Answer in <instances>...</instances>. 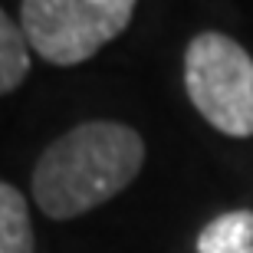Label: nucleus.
I'll return each mask as SVG.
<instances>
[{
	"label": "nucleus",
	"mask_w": 253,
	"mask_h": 253,
	"mask_svg": "<svg viewBox=\"0 0 253 253\" xmlns=\"http://www.w3.org/2000/svg\"><path fill=\"white\" fill-rule=\"evenodd\" d=\"M30 76V43L20 23L0 7V95H10Z\"/></svg>",
	"instance_id": "nucleus-6"
},
{
	"label": "nucleus",
	"mask_w": 253,
	"mask_h": 253,
	"mask_svg": "<svg viewBox=\"0 0 253 253\" xmlns=\"http://www.w3.org/2000/svg\"><path fill=\"white\" fill-rule=\"evenodd\" d=\"M33 224L30 207L13 184L0 181V253H33Z\"/></svg>",
	"instance_id": "nucleus-5"
},
{
	"label": "nucleus",
	"mask_w": 253,
	"mask_h": 253,
	"mask_svg": "<svg viewBox=\"0 0 253 253\" xmlns=\"http://www.w3.org/2000/svg\"><path fill=\"white\" fill-rule=\"evenodd\" d=\"M197 253H253V211H227L197 234Z\"/></svg>",
	"instance_id": "nucleus-4"
},
{
	"label": "nucleus",
	"mask_w": 253,
	"mask_h": 253,
	"mask_svg": "<svg viewBox=\"0 0 253 253\" xmlns=\"http://www.w3.org/2000/svg\"><path fill=\"white\" fill-rule=\"evenodd\" d=\"M184 89L211 128L230 138H253V56L234 37L204 30L191 40Z\"/></svg>",
	"instance_id": "nucleus-2"
},
{
	"label": "nucleus",
	"mask_w": 253,
	"mask_h": 253,
	"mask_svg": "<svg viewBox=\"0 0 253 253\" xmlns=\"http://www.w3.org/2000/svg\"><path fill=\"white\" fill-rule=\"evenodd\" d=\"M145 141L135 128L109 119L63 131L33 165V201L53 220L83 217L138 178Z\"/></svg>",
	"instance_id": "nucleus-1"
},
{
	"label": "nucleus",
	"mask_w": 253,
	"mask_h": 253,
	"mask_svg": "<svg viewBox=\"0 0 253 253\" xmlns=\"http://www.w3.org/2000/svg\"><path fill=\"white\" fill-rule=\"evenodd\" d=\"M138 0H20V27L33 53L53 66L92 59L131 23Z\"/></svg>",
	"instance_id": "nucleus-3"
}]
</instances>
